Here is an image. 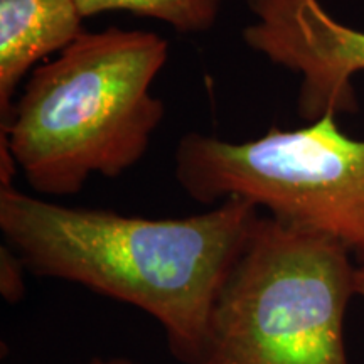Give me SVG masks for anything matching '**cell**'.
Returning <instances> with one entry per match:
<instances>
[{"label":"cell","mask_w":364,"mask_h":364,"mask_svg":"<svg viewBox=\"0 0 364 364\" xmlns=\"http://www.w3.org/2000/svg\"><path fill=\"white\" fill-rule=\"evenodd\" d=\"M354 287H356V297L364 300V265L356 267V279H354Z\"/></svg>","instance_id":"30bf717a"},{"label":"cell","mask_w":364,"mask_h":364,"mask_svg":"<svg viewBox=\"0 0 364 364\" xmlns=\"http://www.w3.org/2000/svg\"><path fill=\"white\" fill-rule=\"evenodd\" d=\"M26 263L7 243L0 245V295L7 304H19L26 297Z\"/></svg>","instance_id":"ba28073f"},{"label":"cell","mask_w":364,"mask_h":364,"mask_svg":"<svg viewBox=\"0 0 364 364\" xmlns=\"http://www.w3.org/2000/svg\"><path fill=\"white\" fill-rule=\"evenodd\" d=\"M262 211L226 199L184 218L71 208L0 186V231L41 279L85 287L162 327L169 353L196 364L213 309Z\"/></svg>","instance_id":"6da1fadb"},{"label":"cell","mask_w":364,"mask_h":364,"mask_svg":"<svg viewBox=\"0 0 364 364\" xmlns=\"http://www.w3.org/2000/svg\"><path fill=\"white\" fill-rule=\"evenodd\" d=\"M353 255L262 213L223 287L196 364H351Z\"/></svg>","instance_id":"3957f363"},{"label":"cell","mask_w":364,"mask_h":364,"mask_svg":"<svg viewBox=\"0 0 364 364\" xmlns=\"http://www.w3.org/2000/svg\"><path fill=\"white\" fill-rule=\"evenodd\" d=\"M174 174L194 201L245 199L364 265V140L344 134L336 113L302 129L272 127L248 142L189 132L177 144Z\"/></svg>","instance_id":"277c9868"},{"label":"cell","mask_w":364,"mask_h":364,"mask_svg":"<svg viewBox=\"0 0 364 364\" xmlns=\"http://www.w3.org/2000/svg\"><path fill=\"white\" fill-rule=\"evenodd\" d=\"M167 59L169 43L150 31H85L31 73L0 125V150L44 196L78 194L93 176L120 177L142 161L166 115L152 85Z\"/></svg>","instance_id":"7a4b0ae2"},{"label":"cell","mask_w":364,"mask_h":364,"mask_svg":"<svg viewBox=\"0 0 364 364\" xmlns=\"http://www.w3.org/2000/svg\"><path fill=\"white\" fill-rule=\"evenodd\" d=\"M80 364H144L136 359L127 358V356H110V358H91L88 361H83Z\"/></svg>","instance_id":"9c48e42d"},{"label":"cell","mask_w":364,"mask_h":364,"mask_svg":"<svg viewBox=\"0 0 364 364\" xmlns=\"http://www.w3.org/2000/svg\"><path fill=\"white\" fill-rule=\"evenodd\" d=\"M255 21L243 41L273 65L300 76L299 115L358 112L351 83L364 71V33L341 24L318 0H247Z\"/></svg>","instance_id":"5b68a950"},{"label":"cell","mask_w":364,"mask_h":364,"mask_svg":"<svg viewBox=\"0 0 364 364\" xmlns=\"http://www.w3.org/2000/svg\"><path fill=\"white\" fill-rule=\"evenodd\" d=\"M225 0H76L81 16L129 12L169 24L181 34L206 33L216 24Z\"/></svg>","instance_id":"52a82bcc"},{"label":"cell","mask_w":364,"mask_h":364,"mask_svg":"<svg viewBox=\"0 0 364 364\" xmlns=\"http://www.w3.org/2000/svg\"><path fill=\"white\" fill-rule=\"evenodd\" d=\"M76 0H0V125L21 81L44 58L85 33Z\"/></svg>","instance_id":"8992f818"}]
</instances>
